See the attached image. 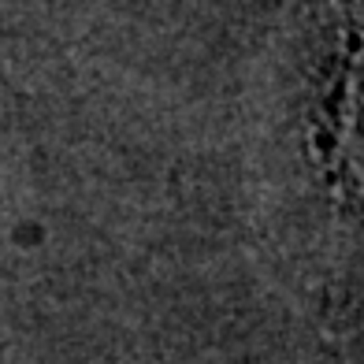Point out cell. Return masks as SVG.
<instances>
[{
    "label": "cell",
    "instance_id": "1",
    "mask_svg": "<svg viewBox=\"0 0 364 364\" xmlns=\"http://www.w3.org/2000/svg\"><path fill=\"white\" fill-rule=\"evenodd\" d=\"M290 60L305 145L323 182L364 201V0H297Z\"/></svg>",
    "mask_w": 364,
    "mask_h": 364
}]
</instances>
